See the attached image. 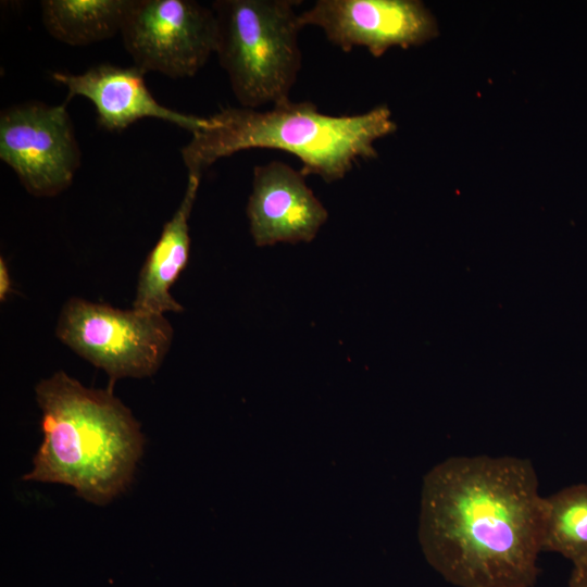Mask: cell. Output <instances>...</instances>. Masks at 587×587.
<instances>
[{"mask_svg": "<svg viewBox=\"0 0 587 587\" xmlns=\"http://www.w3.org/2000/svg\"><path fill=\"white\" fill-rule=\"evenodd\" d=\"M545 497L533 463L451 457L423 479L419 540L458 587H533L539 575Z\"/></svg>", "mask_w": 587, "mask_h": 587, "instance_id": "6da1fadb", "label": "cell"}, {"mask_svg": "<svg viewBox=\"0 0 587 587\" xmlns=\"http://www.w3.org/2000/svg\"><path fill=\"white\" fill-rule=\"evenodd\" d=\"M35 391L43 439L23 479L71 486L95 504L123 492L145 444L130 410L111 389L87 388L63 371Z\"/></svg>", "mask_w": 587, "mask_h": 587, "instance_id": "7a4b0ae2", "label": "cell"}, {"mask_svg": "<svg viewBox=\"0 0 587 587\" xmlns=\"http://www.w3.org/2000/svg\"><path fill=\"white\" fill-rule=\"evenodd\" d=\"M397 124L386 105L355 115L324 114L309 101L291 100L267 110L225 108L205 117L183 147L188 175H199L218 159L253 148L296 155L303 175L332 183L344 178L360 160L377 157L375 141Z\"/></svg>", "mask_w": 587, "mask_h": 587, "instance_id": "3957f363", "label": "cell"}, {"mask_svg": "<svg viewBox=\"0 0 587 587\" xmlns=\"http://www.w3.org/2000/svg\"><path fill=\"white\" fill-rule=\"evenodd\" d=\"M294 0H217L215 53L242 108L259 109L290 100L301 70Z\"/></svg>", "mask_w": 587, "mask_h": 587, "instance_id": "277c9868", "label": "cell"}, {"mask_svg": "<svg viewBox=\"0 0 587 587\" xmlns=\"http://www.w3.org/2000/svg\"><path fill=\"white\" fill-rule=\"evenodd\" d=\"M55 335L103 370L113 384L123 377L154 374L171 348L173 327L164 314L121 310L73 297L60 312Z\"/></svg>", "mask_w": 587, "mask_h": 587, "instance_id": "5b68a950", "label": "cell"}, {"mask_svg": "<svg viewBox=\"0 0 587 587\" xmlns=\"http://www.w3.org/2000/svg\"><path fill=\"white\" fill-rule=\"evenodd\" d=\"M121 34L141 71L184 78L215 53L217 23L213 10L197 1L130 0Z\"/></svg>", "mask_w": 587, "mask_h": 587, "instance_id": "8992f818", "label": "cell"}, {"mask_svg": "<svg viewBox=\"0 0 587 587\" xmlns=\"http://www.w3.org/2000/svg\"><path fill=\"white\" fill-rule=\"evenodd\" d=\"M0 159L35 197H53L67 189L82 153L65 102L26 101L2 110Z\"/></svg>", "mask_w": 587, "mask_h": 587, "instance_id": "52a82bcc", "label": "cell"}, {"mask_svg": "<svg viewBox=\"0 0 587 587\" xmlns=\"http://www.w3.org/2000/svg\"><path fill=\"white\" fill-rule=\"evenodd\" d=\"M342 51L363 47L374 57L392 47L421 46L438 35L437 22L416 0H319L300 13Z\"/></svg>", "mask_w": 587, "mask_h": 587, "instance_id": "ba28073f", "label": "cell"}, {"mask_svg": "<svg viewBox=\"0 0 587 587\" xmlns=\"http://www.w3.org/2000/svg\"><path fill=\"white\" fill-rule=\"evenodd\" d=\"M304 177L280 161L254 167L247 215L257 246L314 239L328 213Z\"/></svg>", "mask_w": 587, "mask_h": 587, "instance_id": "9c48e42d", "label": "cell"}, {"mask_svg": "<svg viewBox=\"0 0 587 587\" xmlns=\"http://www.w3.org/2000/svg\"><path fill=\"white\" fill-rule=\"evenodd\" d=\"M145 72L136 65L124 67L102 63L80 74L53 72L54 82L65 86L66 100L87 98L96 108L98 123L108 130H122L141 118L152 117L193 133L205 117L184 114L162 105L148 89Z\"/></svg>", "mask_w": 587, "mask_h": 587, "instance_id": "30bf717a", "label": "cell"}, {"mask_svg": "<svg viewBox=\"0 0 587 587\" xmlns=\"http://www.w3.org/2000/svg\"><path fill=\"white\" fill-rule=\"evenodd\" d=\"M201 176L189 174L182 202L147 255L139 272L133 309L165 314L184 308L171 295V288L186 267L190 237L188 220L197 197Z\"/></svg>", "mask_w": 587, "mask_h": 587, "instance_id": "8fae6325", "label": "cell"}, {"mask_svg": "<svg viewBox=\"0 0 587 587\" xmlns=\"http://www.w3.org/2000/svg\"><path fill=\"white\" fill-rule=\"evenodd\" d=\"M130 0H43L42 24L57 40L88 46L121 33Z\"/></svg>", "mask_w": 587, "mask_h": 587, "instance_id": "7c38bea8", "label": "cell"}, {"mask_svg": "<svg viewBox=\"0 0 587 587\" xmlns=\"http://www.w3.org/2000/svg\"><path fill=\"white\" fill-rule=\"evenodd\" d=\"M541 550L557 552L573 565L587 562V484L545 497Z\"/></svg>", "mask_w": 587, "mask_h": 587, "instance_id": "4fadbf2b", "label": "cell"}, {"mask_svg": "<svg viewBox=\"0 0 587 587\" xmlns=\"http://www.w3.org/2000/svg\"><path fill=\"white\" fill-rule=\"evenodd\" d=\"M12 291V280L8 265L3 258L0 259V300L3 302Z\"/></svg>", "mask_w": 587, "mask_h": 587, "instance_id": "5bb4252c", "label": "cell"}, {"mask_svg": "<svg viewBox=\"0 0 587 587\" xmlns=\"http://www.w3.org/2000/svg\"><path fill=\"white\" fill-rule=\"evenodd\" d=\"M567 587H587V562L573 565Z\"/></svg>", "mask_w": 587, "mask_h": 587, "instance_id": "9a60e30c", "label": "cell"}]
</instances>
